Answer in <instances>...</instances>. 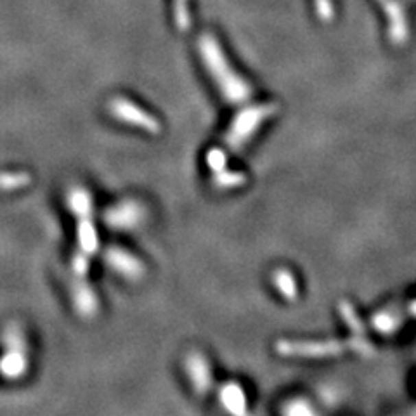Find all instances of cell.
I'll return each instance as SVG.
<instances>
[{
	"mask_svg": "<svg viewBox=\"0 0 416 416\" xmlns=\"http://www.w3.org/2000/svg\"><path fill=\"white\" fill-rule=\"evenodd\" d=\"M277 106L273 102H264V104H252L246 106L233 118L229 128L224 134V144L229 151L238 153L252 141L253 135L259 132L262 124L269 120L276 113Z\"/></svg>",
	"mask_w": 416,
	"mask_h": 416,
	"instance_id": "2",
	"label": "cell"
},
{
	"mask_svg": "<svg viewBox=\"0 0 416 416\" xmlns=\"http://www.w3.org/2000/svg\"><path fill=\"white\" fill-rule=\"evenodd\" d=\"M5 345H8L9 349H19V351H26V340H25V335H23V332L14 330V332L5 333Z\"/></svg>",
	"mask_w": 416,
	"mask_h": 416,
	"instance_id": "17",
	"label": "cell"
},
{
	"mask_svg": "<svg viewBox=\"0 0 416 416\" xmlns=\"http://www.w3.org/2000/svg\"><path fill=\"white\" fill-rule=\"evenodd\" d=\"M198 51L208 75L216 82L220 95L227 104L240 106L252 99V85L233 68L226 52L222 51L219 41L213 35H201Z\"/></svg>",
	"mask_w": 416,
	"mask_h": 416,
	"instance_id": "1",
	"label": "cell"
},
{
	"mask_svg": "<svg viewBox=\"0 0 416 416\" xmlns=\"http://www.w3.org/2000/svg\"><path fill=\"white\" fill-rule=\"evenodd\" d=\"M89 269H91V257L77 250L71 257V274L77 277H87Z\"/></svg>",
	"mask_w": 416,
	"mask_h": 416,
	"instance_id": "15",
	"label": "cell"
},
{
	"mask_svg": "<svg viewBox=\"0 0 416 416\" xmlns=\"http://www.w3.org/2000/svg\"><path fill=\"white\" fill-rule=\"evenodd\" d=\"M273 283H274V286L279 290V293L285 297V299H288V300L297 299V285H295V279H293V276L290 270H286V269L276 270V273L273 274Z\"/></svg>",
	"mask_w": 416,
	"mask_h": 416,
	"instance_id": "14",
	"label": "cell"
},
{
	"mask_svg": "<svg viewBox=\"0 0 416 416\" xmlns=\"http://www.w3.org/2000/svg\"><path fill=\"white\" fill-rule=\"evenodd\" d=\"M66 207L75 217L94 216V201L92 194L85 187L75 186L66 194Z\"/></svg>",
	"mask_w": 416,
	"mask_h": 416,
	"instance_id": "10",
	"label": "cell"
},
{
	"mask_svg": "<svg viewBox=\"0 0 416 416\" xmlns=\"http://www.w3.org/2000/svg\"><path fill=\"white\" fill-rule=\"evenodd\" d=\"M69 295L75 310L82 318H94L99 312V297L89 285L87 277L73 276V281L69 285Z\"/></svg>",
	"mask_w": 416,
	"mask_h": 416,
	"instance_id": "7",
	"label": "cell"
},
{
	"mask_svg": "<svg viewBox=\"0 0 416 416\" xmlns=\"http://www.w3.org/2000/svg\"><path fill=\"white\" fill-rule=\"evenodd\" d=\"M186 373L193 391L200 395H207L213 387L212 366L201 352H189L186 358Z\"/></svg>",
	"mask_w": 416,
	"mask_h": 416,
	"instance_id": "6",
	"label": "cell"
},
{
	"mask_svg": "<svg viewBox=\"0 0 416 416\" xmlns=\"http://www.w3.org/2000/svg\"><path fill=\"white\" fill-rule=\"evenodd\" d=\"M146 208L137 200H124L113 207H108L102 213L104 224L117 231L135 229L146 220Z\"/></svg>",
	"mask_w": 416,
	"mask_h": 416,
	"instance_id": "4",
	"label": "cell"
},
{
	"mask_svg": "<svg viewBox=\"0 0 416 416\" xmlns=\"http://www.w3.org/2000/svg\"><path fill=\"white\" fill-rule=\"evenodd\" d=\"M28 369V361H26L25 351L19 349H9L2 359H0V373L9 380L21 378Z\"/></svg>",
	"mask_w": 416,
	"mask_h": 416,
	"instance_id": "11",
	"label": "cell"
},
{
	"mask_svg": "<svg viewBox=\"0 0 416 416\" xmlns=\"http://www.w3.org/2000/svg\"><path fill=\"white\" fill-rule=\"evenodd\" d=\"M219 401L222 408L231 415H245L246 413V395L236 382H227L219 389Z\"/></svg>",
	"mask_w": 416,
	"mask_h": 416,
	"instance_id": "8",
	"label": "cell"
},
{
	"mask_svg": "<svg viewBox=\"0 0 416 416\" xmlns=\"http://www.w3.org/2000/svg\"><path fill=\"white\" fill-rule=\"evenodd\" d=\"M205 161H207L210 170L219 172L227 167V153L222 148H212V150L207 153V157H205Z\"/></svg>",
	"mask_w": 416,
	"mask_h": 416,
	"instance_id": "16",
	"label": "cell"
},
{
	"mask_svg": "<svg viewBox=\"0 0 416 416\" xmlns=\"http://www.w3.org/2000/svg\"><path fill=\"white\" fill-rule=\"evenodd\" d=\"M102 259L110 269H113L115 273L120 274L128 281H139L146 274V266H144L143 260L137 259L128 250L120 249V246H108L102 253Z\"/></svg>",
	"mask_w": 416,
	"mask_h": 416,
	"instance_id": "5",
	"label": "cell"
},
{
	"mask_svg": "<svg viewBox=\"0 0 416 416\" xmlns=\"http://www.w3.org/2000/svg\"><path fill=\"white\" fill-rule=\"evenodd\" d=\"M94 216H85V217H77V243L78 250L84 253H87L89 257L94 255L99 250V238L97 231H95Z\"/></svg>",
	"mask_w": 416,
	"mask_h": 416,
	"instance_id": "9",
	"label": "cell"
},
{
	"mask_svg": "<svg viewBox=\"0 0 416 416\" xmlns=\"http://www.w3.org/2000/svg\"><path fill=\"white\" fill-rule=\"evenodd\" d=\"M108 111H110L111 117H115L122 124H128L144 132H150V134H160L161 132L160 120L127 97H115L108 104Z\"/></svg>",
	"mask_w": 416,
	"mask_h": 416,
	"instance_id": "3",
	"label": "cell"
},
{
	"mask_svg": "<svg viewBox=\"0 0 416 416\" xmlns=\"http://www.w3.org/2000/svg\"><path fill=\"white\" fill-rule=\"evenodd\" d=\"M246 183V176L243 172L229 170V168H222L219 172H213L212 184L217 189H236V187L243 186Z\"/></svg>",
	"mask_w": 416,
	"mask_h": 416,
	"instance_id": "12",
	"label": "cell"
},
{
	"mask_svg": "<svg viewBox=\"0 0 416 416\" xmlns=\"http://www.w3.org/2000/svg\"><path fill=\"white\" fill-rule=\"evenodd\" d=\"M32 184L28 172H2L0 174V191H18Z\"/></svg>",
	"mask_w": 416,
	"mask_h": 416,
	"instance_id": "13",
	"label": "cell"
}]
</instances>
